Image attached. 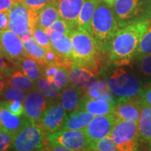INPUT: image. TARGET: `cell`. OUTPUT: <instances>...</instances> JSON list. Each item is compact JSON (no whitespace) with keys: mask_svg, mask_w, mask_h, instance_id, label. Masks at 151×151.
I'll use <instances>...</instances> for the list:
<instances>
[{"mask_svg":"<svg viewBox=\"0 0 151 151\" xmlns=\"http://www.w3.org/2000/svg\"><path fill=\"white\" fill-rule=\"evenodd\" d=\"M150 18L119 28L109 53V60L113 65H129L134 59L141 39L148 28Z\"/></svg>","mask_w":151,"mask_h":151,"instance_id":"cell-1","label":"cell"},{"mask_svg":"<svg viewBox=\"0 0 151 151\" xmlns=\"http://www.w3.org/2000/svg\"><path fill=\"white\" fill-rule=\"evenodd\" d=\"M113 8L103 1H99L91 24V35L97 43L99 52L109 54L113 39L119 29Z\"/></svg>","mask_w":151,"mask_h":151,"instance_id":"cell-2","label":"cell"},{"mask_svg":"<svg viewBox=\"0 0 151 151\" xmlns=\"http://www.w3.org/2000/svg\"><path fill=\"white\" fill-rule=\"evenodd\" d=\"M73 44L71 66L86 68L89 70L97 69L98 47L94 37L86 30L77 27L69 35Z\"/></svg>","mask_w":151,"mask_h":151,"instance_id":"cell-3","label":"cell"},{"mask_svg":"<svg viewBox=\"0 0 151 151\" xmlns=\"http://www.w3.org/2000/svg\"><path fill=\"white\" fill-rule=\"evenodd\" d=\"M106 85L110 91L118 97V99L140 97L143 90L142 82L137 73L124 68L113 71Z\"/></svg>","mask_w":151,"mask_h":151,"instance_id":"cell-4","label":"cell"},{"mask_svg":"<svg viewBox=\"0 0 151 151\" xmlns=\"http://www.w3.org/2000/svg\"><path fill=\"white\" fill-rule=\"evenodd\" d=\"M112 8L120 28L151 17V6L143 0H118Z\"/></svg>","mask_w":151,"mask_h":151,"instance_id":"cell-5","label":"cell"},{"mask_svg":"<svg viewBox=\"0 0 151 151\" xmlns=\"http://www.w3.org/2000/svg\"><path fill=\"white\" fill-rule=\"evenodd\" d=\"M45 132L39 123L27 119L23 126L14 136L10 150L31 151L43 150Z\"/></svg>","mask_w":151,"mask_h":151,"instance_id":"cell-6","label":"cell"},{"mask_svg":"<svg viewBox=\"0 0 151 151\" xmlns=\"http://www.w3.org/2000/svg\"><path fill=\"white\" fill-rule=\"evenodd\" d=\"M109 136L118 150H139L141 139L138 129V122L123 120L117 121Z\"/></svg>","mask_w":151,"mask_h":151,"instance_id":"cell-7","label":"cell"},{"mask_svg":"<svg viewBox=\"0 0 151 151\" xmlns=\"http://www.w3.org/2000/svg\"><path fill=\"white\" fill-rule=\"evenodd\" d=\"M49 143L65 147L70 150H90L91 143L83 129L59 130L47 137Z\"/></svg>","mask_w":151,"mask_h":151,"instance_id":"cell-8","label":"cell"},{"mask_svg":"<svg viewBox=\"0 0 151 151\" xmlns=\"http://www.w3.org/2000/svg\"><path fill=\"white\" fill-rule=\"evenodd\" d=\"M9 28L18 36L28 28L34 29L37 24V11L28 9L22 2L15 3L9 10Z\"/></svg>","mask_w":151,"mask_h":151,"instance_id":"cell-9","label":"cell"},{"mask_svg":"<svg viewBox=\"0 0 151 151\" xmlns=\"http://www.w3.org/2000/svg\"><path fill=\"white\" fill-rule=\"evenodd\" d=\"M0 53L7 61L14 65L26 57L20 37L9 29L0 31Z\"/></svg>","mask_w":151,"mask_h":151,"instance_id":"cell-10","label":"cell"},{"mask_svg":"<svg viewBox=\"0 0 151 151\" xmlns=\"http://www.w3.org/2000/svg\"><path fill=\"white\" fill-rule=\"evenodd\" d=\"M23 115L28 120L39 123L47 109V98L38 88L27 92L23 101Z\"/></svg>","mask_w":151,"mask_h":151,"instance_id":"cell-11","label":"cell"},{"mask_svg":"<svg viewBox=\"0 0 151 151\" xmlns=\"http://www.w3.org/2000/svg\"><path fill=\"white\" fill-rule=\"evenodd\" d=\"M116 123V118L112 113L104 116H97L83 129V131L92 145L101 138L110 134Z\"/></svg>","mask_w":151,"mask_h":151,"instance_id":"cell-12","label":"cell"},{"mask_svg":"<svg viewBox=\"0 0 151 151\" xmlns=\"http://www.w3.org/2000/svg\"><path fill=\"white\" fill-rule=\"evenodd\" d=\"M67 116V111L61 103L54 102L47 107L39 124L46 134L59 131Z\"/></svg>","mask_w":151,"mask_h":151,"instance_id":"cell-13","label":"cell"},{"mask_svg":"<svg viewBox=\"0 0 151 151\" xmlns=\"http://www.w3.org/2000/svg\"><path fill=\"white\" fill-rule=\"evenodd\" d=\"M141 109L140 97L118 99L112 113L116 118V122L123 120L138 122L140 118Z\"/></svg>","mask_w":151,"mask_h":151,"instance_id":"cell-14","label":"cell"},{"mask_svg":"<svg viewBox=\"0 0 151 151\" xmlns=\"http://www.w3.org/2000/svg\"><path fill=\"white\" fill-rule=\"evenodd\" d=\"M26 56L32 58L41 65L48 66L56 62L57 54L52 49L45 48L39 44L34 37L23 43Z\"/></svg>","mask_w":151,"mask_h":151,"instance_id":"cell-15","label":"cell"},{"mask_svg":"<svg viewBox=\"0 0 151 151\" xmlns=\"http://www.w3.org/2000/svg\"><path fill=\"white\" fill-rule=\"evenodd\" d=\"M50 39L52 49L64 58L68 64H71V66L73 50L70 37L60 32L55 31L50 34Z\"/></svg>","mask_w":151,"mask_h":151,"instance_id":"cell-16","label":"cell"},{"mask_svg":"<svg viewBox=\"0 0 151 151\" xmlns=\"http://www.w3.org/2000/svg\"><path fill=\"white\" fill-rule=\"evenodd\" d=\"M86 0H58L60 18L77 27V21Z\"/></svg>","mask_w":151,"mask_h":151,"instance_id":"cell-17","label":"cell"},{"mask_svg":"<svg viewBox=\"0 0 151 151\" xmlns=\"http://www.w3.org/2000/svg\"><path fill=\"white\" fill-rule=\"evenodd\" d=\"M69 78L71 85L81 90L91 88L97 83L95 75L91 70L74 66H71L69 70Z\"/></svg>","mask_w":151,"mask_h":151,"instance_id":"cell-18","label":"cell"},{"mask_svg":"<svg viewBox=\"0 0 151 151\" xmlns=\"http://www.w3.org/2000/svg\"><path fill=\"white\" fill-rule=\"evenodd\" d=\"M116 102H111L103 99L89 97L81 100L78 110H83L92 113L95 116L111 113L116 106Z\"/></svg>","mask_w":151,"mask_h":151,"instance_id":"cell-19","label":"cell"},{"mask_svg":"<svg viewBox=\"0 0 151 151\" xmlns=\"http://www.w3.org/2000/svg\"><path fill=\"white\" fill-rule=\"evenodd\" d=\"M95 116L88 111L78 110L67 115L60 130L83 129L93 120Z\"/></svg>","mask_w":151,"mask_h":151,"instance_id":"cell-20","label":"cell"},{"mask_svg":"<svg viewBox=\"0 0 151 151\" xmlns=\"http://www.w3.org/2000/svg\"><path fill=\"white\" fill-rule=\"evenodd\" d=\"M141 141L148 143L151 141V106L141 98V115L138 121Z\"/></svg>","mask_w":151,"mask_h":151,"instance_id":"cell-21","label":"cell"},{"mask_svg":"<svg viewBox=\"0 0 151 151\" xmlns=\"http://www.w3.org/2000/svg\"><path fill=\"white\" fill-rule=\"evenodd\" d=\"M37 25L46 30L60 18L58 1H52L37 11Z\"/></svg>","mask_w":151,"mask_h":151,"instance_id":"cell-22","label":"cell"},{"mask_svg":"<svg viewBox=\"0 0 151 151\" xmlns=\"http://www.w3.org/2000/svg\"><path fill=\"white\" fill-rule=\"evenodd\" d=\"M81 89L71 85L68 86L62 92L60 101L67 112L72 113L78 111L80 104Z\"/></svg>","mask_w":151,"mask_h":151,"instance_id":"cell-23","label":"cell"},{"mask_svg":"<svg viewBox=\"0 0 151 151\" xmlns=\"http://www.w3.org/2000/svg\"><path fill=\"white\" fill-rule=\"evenodd\" d=\"M100 0H86L79 14L77 27L92 33L91 24L92 18Z\"/></svg>","mask_w":151,"mask_h":151,"instance_id":"cell-24","label":"cell"},{"mask_svg":"<svg viewBox=\"0 0 151 151\" xmlns=\"http://www.w3.org/2000/svg\"><path fill=\"white\" fill-rule=\"evenodd\" d=\"M26 120V118H21L20 116H16L4 106H2L0 114V125L1 129L6 130L14 135L23 126Z\"/></svg>","mask_w":151,"mask_h":151,"instance_id":"cell-25","label":"cell"},{"mask_svg":"<svg viewBox=\"0 0 151 151\" xmlns=\"http://www.w3.org/2000/svg\"><path fill=\"white\" fill-rule=\"evenodd\" d=\"M16 65L18 66L20 71L27 76V77L35 82L43 76V67L44 66L40 65L37 61L32 58L24 57L16 62Z\"/></svg>","mask_w":151,"mask_h":151,"instance_id":"cell-26","label":"cell"},{"mask_svg":"<svg viewBox=\"0 0 151 151\" xmlns=\"http://www.w3.org/2000/svg\"><path fill=\"white\" fill-rule=\"evenodd\" d=\"M7 86H11L22 90L24 92H29L37 88V83L24 75L21 71L16 70L7 78Z\"/></svg>","mask_w":151,"mask_h":151,"instance_id":"cell-27","label":"cell"},{"mask_svg":"<svg viewBox=\"0 0 151 151\" xmlns=\"http://www.w3.org/2000/svg\"><path fill=\"white\" fill-rule=\"evenodd\" d=\"M37 88L46 96L47 99L55 101L60 97L62 89L56 86L53 81L47 78L46 77H41L37 81Z\"/></svg>","mask_w":151,"mask_h":151,"instance_id":"cell-28","label":"cell"},{"mask_svg":"<svg viewBox=\"0 0 151 151\" xmlns=\"http://www.w3.org/2000/svg\"><path fill=\"white\" fill-rule=\"evenodd\" d=\"M136 73L141 81H151V55L143 56L136 60Z\"/></svg>","mask_w":151,"mask_h":151,"instance_id":"cell-29","label":"cell"},{"mask_svg":"<svg viewBox=\"0 0 151 151\" xmlns=\"http://www.w3.org/2000/svg\"><path fill=\"white\" fill-rule=\"evenodd\" d=\"M148 55H151V17L148 28L140 41L139 48L136 52L134 60H137Z\"/></svg>","mask_w":151,"mask_h":151,"instance_id":"cell-30","label":"cell"},{"mask_svg":"<svg viewBox=\"0 0 151 151\" xmlns=\"http://www.w3.org/2000/svg\"><path fill=\"white\" fill-rule=\"evenodd\" d=\"M52 81L60 89L64 90L68 86H69L70 83L69 78V71L64 66L58 65L55 73L52 76Z\"/></svg>","mask_w":151,"mask_h":151,"instance_id":"cell-31","label":"cell"},{"mask_svg":"<svg viewBox=\"0 0 151 151\" xmlns=\"http://www.w3.org/2000/svg\"><path fill=\"white\" fill-rule=\"evenodd\" d=\"M90 150L97 151H116L118 150L116 145L113 142L110 136H106L99 140L92 143L90 146Z\"/></svg>","mask_w":151,"mask_h":151,"instance_id":"cell-32","label":"cell"},{"mask_svg":"<svg viewBox=\"0 0 151 151\" xmlns=\"http://www.w3.org/2000/svg\"><path fill=\"white\" fill-rule=\"evenodd\" d=\"M76 28L77 27L71 25L70 23H69V22L66 21V20H63V19L62 18H59L58 20H56L50 27H49L48 29H46V33L48 34L49 37H50V34H51L52 32L55 31L60 32H61L62 34H65V35L69 36L71 32L72 31L73 29H76Z\"/></svg>","mask_w":151,"mask_h":151,"instance_id":"cell-33","label":"cell"},{"mask_svg":"<svg viewBox=\"0 0 151 151\" xmlns=\"http://www.w3.org/2000/svg\"><path fill=\"white\" fill-rule=\"evenodd\" d=\"M25 96V92L22 90L15 87L6 86L0 98L2 100H7V101L18 100L23 103Z\"/></svg>","mask_w":151,"mask_h":151,"instance_id":"cell-34","label":"cell"},{"mask_svg":"<svg viewBox=\"0 0 151 151\" xmlns=\"http://www.w3.org/2000/svg\"><path fill=\"white\" fill-rule=\"evenodd\" d=\"M33 37L42 46L48 49H52L50 37L46 30L37 24L33 29Z\"/></svg>","mask_w":151,"mask_h":151,"instance_id":"cell-35","label":"cell"},{"mask_svg":"<svg viewBox=\"0 0 151 151\" xmlns=\"http://www.w3.org/2000/svg\"><path fill=\"white\" fill-rule=\"evenodd\" d=\"M3 106L8 110L18 116H21L24 113L23 103L18 100H3Z\"/></svg>","mask_w":151,"mask_h":151,"instance_id":"cell-36","label":"cell"},{"mask_svg":"<svg viewBox=\"0 0 151 151\" xmlns=\"http://www.w3.org/2000/svg\"><path fill=\"white\" fill-rule=\"evenodd\" d=\"M14 136L9 132L0 128V151L7 150L11 148Z\"/></svg>","mask_w":151,"mask_h":151,"instance_id":"cell-37","label":"cell"},{"mask_svg":"<svg viewBox=\"0 0 151 151\" xmlns=\"http://www.w3.org/2000/svg\"><path fill=\"white\" fill-rule=\"evenodd\" d=\"M50 1L51 0H22V3L28 9L35 11H39Z\"/></svg>","mask_w":151,"mask_h":151,"instance_id":"cell-38","label":"cell"},{"mask_svg":"<svg viewBox=\"0 0 151 151\" xmlns=\"http://www.w3.org/2000/svg\"><path fill=\"white\" fill-rule=\"evenodd\" d=\"M4 58L2 55L0 53V73L9 77L14 72L15 70L9 65L8 62Z\"/></svg>","mask_w":151,"mask_h":151,"instance_id":"cell-39","label":"cell"},{"mask_svg":"<svg viewBox=\"0 0 151 151\" xmlns=\"http://www.w3.org/2000/svg\"><path fill=\"white\" fill-rule=\"evenodd\" d=\"M9 11L0 12V31L7 29L9 28Z\"/></svg>","mask_w":151,"mask_h":151,"instance_id":"cell-40","label":"cell"},{"mask_svg":"<svg viewBox=\"0 0 151 151\" xmlns=\"http://www.w3.org/2000/svg\"><path fill=\"white\" fill-rule=\"evenodd\" d=\"M140 97L151 106V87L150 88H143L140 94Z\"/></svg>","mask_w":151,"mask_h":151,"instance_id":"cell-41","label":"cell"},{"mask_svg":"<svg viewBox=\"0 0 151 151\" xmlns=\"http://www.w3.org/2000/svg\"><path fill=\"white\" fill-rule=\"evenodd\" d=\"M14 4L13 0H0V12L8 11Z\"/></svg>","mask_w":151,"mask_h":151,"instance_id":"cell-42","label":"cell"},{"mask_svg":"<svg viewBox=\"0 0 151 151\" xmlns=\"http://www.w3.org/2000/svg\"><path fill=\"white\" fill-rule=\"evenodd\" d=\"M19 37H20L22 43L25 42V41H28L29 39L33 37V29H32V28L30 27L28 28V29H26L23 33H22L21 35H19Z\"/></svg>","mask_w":151,"mask_h":151,"instance_id":"cell-43","label":"cell"},{"mask_svg":"<svg viewBox=\"0 0 151 151\" xmlns=\"http://www.w3.org/2000/svg\"><path fill=\"white\" fill-rule=\"evenodd\" d=\"M7 78L8 77L0 73V97L7 86Z\"/></svg>","mask_w":151,"mask_h":151,"instance_id":"cell-44","label":"cell"},{"mask_svg":"<svg viewBox=\"0 0 151 151\" xmlns=\"http://www.w3.org/2000/svg\"><path fill=\"white\" fill-rule=\"evenodd\" d=\"M103 1H104L105 3H106L109 6H110L112 7L114 5V4L116 3L118 0H103Z\"/></svg>","mask_w":151,"mask_h":151,"instance_id":"cell-45","label":"cell"},{"mask_svg":"<svg viewBox=\"0 0 151 151\" xmlns=\"http://www.w3.org/2000/svg\"><path fill=\"white\" fill-rule=\"evenodd\" d=\"M3 106V100L0 99V114H1V111ZM0 128H1V125H0Z\"/></svg>","mask_w":151,"mask_h":151,"instance_id":"cell-46","label":"cell"},{"mask_svg":"<svg viewBox=\"0 0 151 151\" xmlns=\"http://www.w3.org/2000/svg\"><path fill=\"white\" fill-rule=\"evenodd\" d=\"M13 1L15 3H20L22 2V0H13Z\"/></svg>","mask_w":151,"mask_h":151,"instance_id":"cell-47","label":"cell"},{"mask_svg":"<svg viewBox=\"0 0 151 151\" xmlns=\"http://www.w3.org/2000/svg\"><path fill=\"white\" fill-rule=\"evenodd\" d=\"M147 144L148 145V148H149V150H151V141H150V142H148V143H147Z\"/></svg>","mask_w":151,"mask_h":151,"instance_id":"cell-48","label":"cell"},{"mask_svg":"<svg viewBox=\"0 0 151 151\" xmlns=\"http://www.w3.org/2000/svg\"><path fill=\"white\" fill-rule=\"evenodd\" d=\"M51 1H58V0H51Z\"/></svg>","mask_w":151,"mask_h":151,"instance_id":"cell-49","label":"cell"},{"mask_svg":"<svg viewBox=\"0 0 151 151\" xmlns=\"http://www.w3.org/2000/svg\"><path fill=\"white\" fill-rule=\"evenodd\" d=\"M150 87H151V86H150Z\"/></svg>","mask_w":151,"mask_h":151,"instance_id":"cell-50","label":"cell"}]
</instances>
